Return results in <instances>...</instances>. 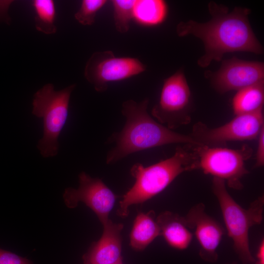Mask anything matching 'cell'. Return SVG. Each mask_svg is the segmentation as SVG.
Segmentation results:
<instances>
[{
	"label": "cell",
	"mask_w": 264,
	"mask_h": 264,
	"mask_svg": "<svg viewBox=\"0 0 264 264\" xmlns=\"http://www.w3.org/2000/svg\"><path fill=\"white\" fill-rule=\"evenodd\" d=\"M149 100L140 102L127 100L122 105L121 113L126 118L122 129L114 132L108 140L114 146L107 154L106 162L115 163L135 152L170 144H198L190 135L181 134L155 121L149 114Z\"/></svg>",
	"instance_id": "cell-2"
},
{
	"label": "cell",
	"mask_w": 264,
	"mask_h": 264,
	"mask_svg": "<svg viewBox=\"0 0 264 264\" xmlns=\"http://www.w3.org/2000/svg\"><path fill=\"white\" fill-rule=\"evenodd\" d=\"M113 19L116 30L120 33L127 32L133 18L135 0H113Z\"/></svg>",
	"instance_id": "cell-19"
},
{
	"label": "cell",
	"mask_w": 264,
	"mask_h": 264,
	"mask_svg": "<svg viewBox=\"0 0 264 264\" xmlns=\"http://www.w3.org/2000/svg\"><path fill=\"white\" fill-rule=\"evenodd\" d=\"M195 145L178 147L172 156L149 166L134 164L130 173L135 182L120 201L118 215L126 217L130 206L143 203L156 196L182 173L198 169Z\"/></svg>",
	"instance_id": "cell-3"
},
{
	"label": "cell",
	"mask_w": 264,
	"mask_h": 264,
	"mask_svg": "<svg viewBox=\"0 0 264 264\" xmlns=\"http://www.w3.org/2000/svg\"><path fill=\"white\" fill-rule=\"evenodd\" d=\"M167 12V5L164 0H136L133 18L142 25L154 26L164 21Z\"/></svg>",
	"instance_id": "cell-17"
},
{
	"label": "cell",
	"mask_w": 264,
	"mask_h": 264,
	"mask_svg": "<svg viewBox=\"0 0 264 264\" xmlns=\"http://www.w3.org/2000/svg\"><path fill=\"white\" fill-rule=\"evenodd\" d=\"M145 70V66L138 59L116 57L112 51L106 50L91 55L86 64L84 76L96 91L103 92L109 83L128 79Z\"/></svg>",
	"instance_id": "cell-9"
},
{
	"label": "cell",
	"mask_w": 264,
	"mask_h": 264,
	"mask_svg": "<svg viewBox=\"0 0 264 264\" xmlns=\"http://www.w3.org/2000/svg\"><path fill=\"white\" fill-rule=\"evenodd\" d=\"M184 217L188 227L194 231L200 246V256L206 261L216 262V251L224 234L222 227L206 213L202 203L193 206Z\"/></svg>",
	"instance_id": "cell-12"
},
{
	"label": "cell",
	"mask_w": 264,
	"mask_h": 264,
	"mask_svg": "<svg viewBox=\"0 0 264 264\" xmlns=\"http://www.w3.org/2000/svg\"><path fill=\"white\" fill-rule=\"evenodd\" d=\"M212 84L219 93L239 90L264 81V64L233 57L223 60L220 69L211 75Z\"/></svg>",
	"instance_id": "cell-11"
},
{
	"label": "cell",
	"mask_w": 264,
	"mask_h": 264,
	"mask_svg": "<svg viewBox=\"0 0 264 264\" xmlns=\"http://www.w3.org/2000/svg\"><path fill=\"white\" fill-rule=\"evenodd\" d=\"M103 226L101 238L83 255L84 264H112L122 260L121 232L123 225L109 220Z\"/></svg>",
	"instance_id": "cell-13"
},
{
	"label": "cell",
	"mask_w": 264,
	"mask_h": 264,
	"mask_svg": "<svg viewBox=\"0 0 264 264\" xmlns=\"http://www.w3.org/2000/svg\"><path fill=\"white\" fill-rule=\"evenodd\" d=\"M198 169L207 175L223 179L228 186L236 190L243 188L242 177L249 172L245 161L252 155V149L244 145L239 149L195 145Z\"/></svg>",
	"instance_id": "cell-6"
},
{
	"label": "cell",
	"mask_w": 264,
	"mask_h": 264,
	"mask_svg": "<svg viewBox=\"0 0 264 264\" xmlns=\"http://www.w3.org/2000/svg\"><path fill=\"white\" fill-rule=\"evenodd\" d=\"M32 4L35 12L36 29L45 34H55L57 28L55 23L56 9L54 0H34Z\"/></svg>",
	"instance_id": "cell-18"
},
{
	"label": "cell",
	"mask_w": 264,
	"mask_h": 264,
	"mask_svg": "<svg viewBox=\"0 0 264 264\" xmlns=\"http://www.w3.org/2000/svg\"><path fill=\"white\" fill-rule=\"evenodd\" d=\"M112 264H123V263L122 262V260H121L119 261Z\"/></svg>",
	"instance_id": "cell-24"
},
{
	"label": "cell",
	"mask_w": 264,
	"mask_h": 264,
	"mask_svg": "<svg viewBox=\"0 0 264 264\" xmlns=\"http://www.w3.org/2000/svg\"><path fill=\"white\" fill-rule=\"evenodd\" d=\"M159 226L160 235L172 247L184 250L190 245L193 234L184 217L165 211L156 218Z\"/></svg>",
	"instance_id": "cell-14"
},
{
	"label": "cell",
	"mask_w": 264,
	"mask_h": 264,
	"mask_svg": "<svg viewBox=\"0 0 264 264\" xmlns=\"http://www.w3.org/2000/svg\"><path fill=\"white\" fill-rule=\"evenodd\" d=\"M106 0H83L74 14L75 20L83 25H91L97 13L107 3Z\"/></svg>",
	"instance_id": "cell-20"
},
{
	"label": "cell",
	"mask_w": 264,
	"mask_h": 264,
	"mask_svg": "<svg viewBox=\"0 0 264 264\" xmlns=\"http://www.w3.org/2000/svg\"><path fill=\"white\" fill-rule=\"evenodd\" d=\"M257 138L258 144L255 167H262L264 164V127L261 130Z\"/></svg>",
	"instance_id": "cell-22"
},
{
	"label": "cell",
	"mask_w": 264,
	"mask_h": 264,
	"mask_svg": "<svg viewBox=\"0 0 264 264\" xmlns=\"http://www.w3.org/2000/svg\"><path fill=\"white\" fill-rule=\"evenodd\" d=\"M76 86L71 84L57 91L53 84L48 83L34 95L32 113L43 121V135L37 148L44 157L58 154V138L67 120L71 94Z\"/></svg>",
	"instance_id": "cell-5"
},
{
	"label": "cell",
	"mask_w": 264,
	"mask_h": 264,
	"mask_svg": "<svg viewBox=\"0 0 264 264\" xmlns=\"http://www.w3.org/2000/svg\"><path fill=\"white\" fill-rule=\"evenodd\" d=\"M0 264H33L29 260L0 248Z\"/></svg>",
	"instance_id": "cell-21"
},
{
	"label": "cell",
	"mask_w": 264,
	"mask_h": 264,
	"mask_svg": "<svg viewBox=\"0 0 264 264\" xmlns=\"http://www.w3.org/2000/svg\"><path fill=\"white\" fill-rule=\"evenodd\" d=\"M208 7L212 17L209 21L202 23L190 20L179 22L176 27L178 36L191 35L202 42L205 53L198 60V66L204 68L213 61H220L227 53H263L249 21L250 9L236 6L229 12L227 6L213 1Z\"/></svg>",
	"instance_id": "cell-1"
},
{
	"label": "cell",
	"mask_w": 264,
	"mask_h": 264,
	"mask_svg": "<svg viewBox=\"0 0 264 264\" xmlns=\"http://www.w3.org/2000/svg\"><path fill=\"white\" fill-rule=\"evenodd\" d=\"M257 260H255V264H264V241L263 240L258 249L256 255Z\"/></svg>",
	"instance_id": "cell-23"
},
{
	"label": "cell",
	"mask_w": 264,
	"mask_h": 264,
	"mask_svg": "<svg viewBox=\"0 0 264 264\" xmlns=\"http://www.w3.org/2000/svg\"><path fill=\"white\" fill-rule=\"evenodd\" d=\"M77 189L68 187L63 194L66 206L69 208L84 203L97 215L103 225L110 219L109 216L113 208L116 197L101 179L92 177L85 172L79 175Z\"/></svg>",
	"instance_id": "cell-10"
},
{
	"label": "cell",
	"mask_w": 264,
	"mask_h": 264,
	"mask_svg": "<svg viewBox=\"0 0 264 264\" xmlns=\"http://www.w3.org/2000/svg\"><path fill=\"white\" fill-rule=\"evenodd\" d=\"M263 127L264 118L262 109L253 113L236 115L229 122L214 128L198 122L193 126L190 135L199 144L219 147L229 141L256 139Z\"/></svg>",
	"instance_id": "cell-8"
},
{
	"label": "cell",
	"mask_w": 264,
	"mask_h": 264,
	"mask_svg": "<svg viewBox=\"0 0 264 264\" xmlns=\"http://www.w3.org/2000/svg\"><path fill=\"white\" fill-rule=\"evenodd\" d=\"M264 81L238 90L232 100L235 115L253 113L263 109Z\"/></svg>",
	"instance_id": "cell-16"
},
{
	"label": "cell",
	"mask_w": 264,
	"mask_h": 264,
	"mask_svg": "<svg viewBox=\"0 0 264 264\" xmlns=\"http://www.w3.org/2000/svg\"><path fill=\"white\" fill-rule=\"evenodd\" d=\"M159 235L160 228L154 211L140 212L133 223L130 235V245L135 250H142Z\"/></svg>",
	"instance_id": "cell-15"
},
{
	"label": "cell",
	"mask_w": 264,
	"mask_h": 264,
	"mask_svg": "<svg viewBox=\"0 0 264 264\" xmlns=\"http://www.w3.org/2000/svg\"><path fill=\"white\" fill-rule=\"evenodd\" d=\"M212 190L221 209L228 235L232 240L235 252L243 264L255 262L249 249L250 228L263 220L264 196L253 201L247 209L238 204L228 192L224 180L214 177Z\"/></svg>",
	"instance_id": "cell-4"
},
{
	"label": "cell",
	"mask_w": 264,
	"mask_h": 264,
	"mask_svg": "<svg viewBox=\"0 0 264 264\" xmlns=\"http://www.w3.org/2000/svg\"><path fill=\"white\" fill-rule=\"evenodd\" d=\"M235 264V263H233V264Z\"/></svg>",
	"instance_id": "cell-25"
},
{
	"label": "cell",
	"mask_w": 264,
	"mask_h": 264,
	"mask_svg": "<svg viewBox=\"0 0 264 264\" xmlns=\"http://www.w3.org/2000/svg\"><path fill=\"white\" fill-rule=\"evenodd\" d=\"M191 102L190 88L183 71L179 69L164 80L159 101L151 113L159 123L175 129L190 122Z\"/></svg>",
	"instance_id": "cell-7"
}]
</instances>
